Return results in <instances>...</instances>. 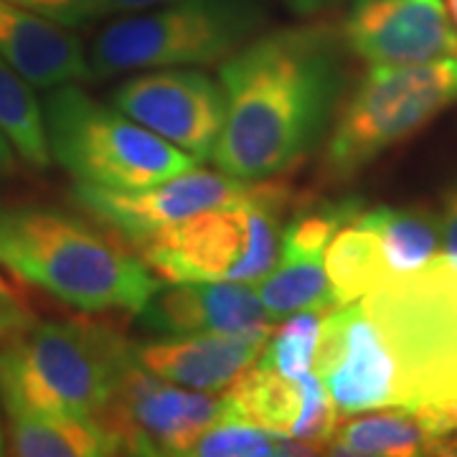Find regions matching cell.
Returning a JSON list of instances; mask_svg holds the SVG:
<instances>
[{
	"mask_svg": "<svg viewBox=\"0 0 457 457\" xmlns=\"http://www.w3.org/2000/svg\"><path fill=\"white\" fill-rule=\"evenodd\" d=\"M356 219L363 227L374 228L392 279L422 270L440 254V216L429 209L378 206V209H361Z\"/></svg>",
	"mask_w": 457,
	"mask_h": 457,
	"instance_id": "d6986e66",
	"label": "cell"
},
{
	"mask_svg": "<svg viewBox=\"0 0 457 457\" xmlns=\"http://www.w3.org/2000/svg\"><path fill=\"white\" fill-rule=\"evenodd\" d=\"M51 161L74 183L140 191L198 163L132 117L92 99L77 82L49 89L41 102Z\"/></svg>",
	"mask_w": 457,
	"mask_h": 457,
	"instance_id": "8992f818",
	"label": "cell"
},
{
	"mask_svg": "<svg viewBox=\"0 0 457 457\" xmlns=\"http://www.w3.org/2000/svg\"><path fill=\"white\" fill-rule=\"evenodd\" d=\"M264 0H170L107 23L87 54L89 79L227 62L267 26Z\"/></svg>",
	"mask_w": 457,
	"mask_h": 457,
	"instance_id": "5b68a950",
	"label": "cell"
},
{
	"mask_svg": "<svg viewBox=\"0 0 457 457\" xmlns=\"http://www.w3.org/2000/svg\"><path fill=\"white\" fill-rule=\"evenodd\" d=\"M297 384L303 392V407H300L297 422L290 429V437L312 442V445L323 447V453H326L328 440L333 437L336 425H338V411L333 407V399H330L320 376L308 371L297 378Z\"/></svg>",
	"mask_w": 457,
	"mask_h": 457,
	"instance_id": "d4e9b609",
	"label": "cell"
},
{
	"mask_svg": "<svg viewBox=\"0 0 457 457\" xmlns=\"http://www.w3.org/2000/svg\"><path fill=\"white\" fill-rule=\"evenodd\" d=\"M29 11L51 18L56 23H64L69 29L87 26L89 21L102 16V0H11Z\"/></svg>",
	"mask_w": 457,
	"mask_h": 457,
	"instance_id": "4316f807",
	"label": "cell"
},
{
	"mask_svg": "<svg viewBox=\"0 0 457 457\" xmlns=\"http://www.w3.org/2000/svg\"><path fill=\"white\" fill-rule=\"evenodd\" d=\"M38 320L31 300L8 278L0 275V343L11 341Z\"/></svg>",
	"mask_w": 457,
	"mask_h": 457,
	"instance_id": "484cf974",
	"label": "cell"
},
{
	"mask_svg": "<svg viewBox=\"0 0 457 457\" xmlns=\"http://www.w3.org/2000/svg\"><path fill=\"white\" fill-rule=\"evenodd\" d=\"M0 130L16 147L21 163L44 170L51 165L49 143L44 130L41 102L33 95V87L23 82L5 59L0 56Z\"/></svg>",
	"mask_w": 457,
	"mask_h": 457,
	"instance_id": "7402d4cb",
	"label": "cell"
},
{
	"mask_svg": "<svg viewBox=\"0 0 457 457\" xmlns=\"http://www.w3.org/2000/svg\"><path fill=\"white\" fill-rule=\"evenodd\" d=\"M457 102V56L371 66L333 117L320 176L345 183Z\"/></svg>",
	"mask_w": 457,
	"mask_h": 457,
	"instance_id": "ba28073f",
	"label": "cell"
},
{
	"mask_svg": "<svg viewBox=\"0 0 457 457\" xmlns=\"http://www.w3.org/2000/svg\"><path fill=\"white\" fill-rule=\"evenodd\" d=\"M320 315L326 312L300 311L282 318V323H275L272 328L257 361L287 378H300L303 374L312 371L315 348H318L320 326H323Z\"/></svg>",
	"mask_w": 457,
	"mask_h": 457,
	"instance_id": "603a6c76",
	"label": "cell"
},
{
	"mask_svg": "<svg viewBox=\"0 0 457 457\" xmlns=\"http://www.w3.org/2000/svg\"><path fill=\"white\" fill-rule=\"evenodd\" d=\"M0 56L33 89L89 79L82 38L64 23L0 0Z\"/></svg>",
	"mask_w": 457,
	"mask_h": 457,
	"instance_id": "2e32d148",
	"label": "cell"
},
{
	"mask_svg": "<svg viewBox=\"0 0 457 457\" xmlns=\"http://www.w3.org/2000/svg\"><path fill=\"white\" fill-rule=\"evenodd\" d=\"M447 13L453 18V23H455V33H457V0H447Z\"/></svg>",
	"mask_w": 457,
	"mask_h": 457,
	"instance_id": "1f68e13d",
	"label": "cell"
},
{
	"mask_svg": "<svg viewBox=\"0 0 457 457\" xmlns=\"http://www.w3.org/2000/svg\"><path fill=\"white\" fill-rule=\"evenodd\" d=\"M135 345L89 312L33 323L0 343V399L8 417H99L135 366Z\"/></svg>",
	"mask_w": 457,
	"mask_h": 457,
	"instance_id": "3957f363",
	"label": "cell"
},
{
	"mask_svg": "<svg viewBox=\"0 0 457 457\" xmlns=\"http://www.w3.org/2000/svg\"><path fill=\"white\" fill-rule=\"evenodd\" d=\"M112 104L196 161H209L227 120L221 82L196 69H147L112 92Z\"/></svg>",
	"mask_w": 457,
	"mask_h": 457,
	"instance_id": "30bf717a",
	"label": "cell"
},
{
	"mask_svg": "<svg viewBox=\"0 0 457 457\" xmlns=\"http://www.w3.org/2000/svg\"><path fill=\"white\" fill-rule=\"evenodd\" d=\"M312 369L323 378L338 417L402 404L392 351L361 300L323 315Z\"/></svg>",
	"mask_w": 457,
	"mask_h": 457,
	"instance_id": "7c38bea8",
	"label": "cell"
},
{
	"mask_svg": "<svg viewBox=\"0 0 457 457\" xmlns=\"http://www.w3.org/2000/svg\"><path fill=\"white\" fill-rule=\"evenodd\" d=\"M300 198L279 179L254 180L245 204L201 212L135 242L163 282H262L278 264L282 213Z\"/></svg>",
	"mask_w": 457,
	"mask_h": 457,
	"instance_id": "277c9868",
	"label": "cell"
},
{
	"mask_svg": "<svg viewBox=\"0 0 457 457\" xmlns=\"http://www.w3.org/2000/svg\"><path fill=\"white\" fill-rule=\"evenodd\" d=\"M267 333H186L161 336L135 345L137 363L158 378L196 392H224L237 376L260 359Z\"/></svg>",
	"mask_w": 457,
	"mask_h": 457,
	"instance_id": "9a60e30c",
	"label": "cell"
},
{
	"mask_svg": "<svg viewBox=\"0 0 457 457\" xmlns=\"http://www.w3.org/2000/svg\"><path fill=\"white\" fill-rule=\"evenodd\" d=\"M18 173H21V168H18L16 147L11 145V140L5 137V132L0 130V183L13 180Z\"/></svg>",
	"mask_w": 457,
	"mask_h": 457,
	"instance_id": "4dcf8cb0",
	"label": "cell"
},
{
	"mask_svg": "<svg viewBox=\"0 0 457 457\" xmlns=\"http://www.w3.org/2000/svg\"><path fill=\"white\" fill-rule=\"evenodd\" d=\"M285 435H272L267 429L239 422L219 420L196 442V457H270L279 455V442Z\"/></svg>",
	"mask_w": 457,
	"mask_h": 457,
	"instance_id": "cb8c5ba5",
	"label": "cell"
},
{
	"mask_svg": "<svg viewBox=\"0 0 457 457\" xmlns=\"http://www.w3.org/2000/svg\"><path fill=\"white\" fill-rule=\"evenodd\" d=\"M447 257H450V260H453L457 264V254H447Z\"/></svg>",
	"mask_w": 457,
	"mask_h": 457,
	"instance_id": "836d02e7",
	"label": "cell"
},
{
	"mask_svg": "<svg viewBox=\"0 0 457 457\" xmlns=\"http://www.w3.org/2000/svg\"><path fill=\"white\" fill-rule=\"evenodd\" d=\"M221 402H224L221 420H239L267 429L272 435L290 437V429L300 417L303 392L297 378H287L275 369L254 363L246 366L228 384L221 394Z\"/></svg>",
	"mask_w": 457,
	"mask_h": 457,
	"instance_id": "ac0fdd59",
	"label": "cell"
},
{
	"mask_svg": "<svg viewBox=\"0 0 457 457\" xmlns=\"http://www.w3.org/2000/svg\"><path fill=\"white\" fill-rule=\"evenodd\" d=\"M254 191V180H242L224 170L188 168L173 179L140 191H112L87 183L71 186L74 204L92 213L107 228L128 242H140L165 227H173L201 212L245 204Z\"/></svg>",
	"mask_w": 457,
	"mask_h": 457,
	"instance_id": "8fae6325",
	"label": "cell"
},
{
	"mask_svg": "<svg viewBox=\"0 0 457 457\" xmlns=\"http://www.w3.org/2000/svg\"><path fill=\"white\" fill-rule=\"evenodd\" d=\"M440 234L445 254H457V186H453L442 201Z\"/></svg>",
	"mask_w": 457,
	"mask_h": 457,
	"instance_id": "83f0119b",
	"label": "cell"
},
{
	"mask_svg": "<svg viewBox=\"0 0 457 457\" xmlns=\"http://www.w3.org/2000/svg\"><path fill=\"white\" fill-rule=\"evenodd\" d=\"M399 371V409L457 399V264L437 254L422 270L361 297Z\"/></svg>",
	"mask_w": 457,
	"mask_h": 457,
	"instance_id": "52a82bcc",
	"label": "cell"
},
{
	"mask_svg": "<svg viewBox=\"0 0 457 457\" xmlns=\"http://www.w3.org/2000/svg\"><path fill=\"white\" fill-rule=\"evenodd\" d=\"M0 267L89 315H135L161 282L137 252L79 216L8 201H0Z\"/></svg>",
	"mask_w": 457,
	"mask_h": 457,
	"instance_id": "7a4b0ae2",
	"label": "cell"
},
{
	"mask_svg": "<svg viewBox=\"0 0 457 457\" xmlns=\"http://www.w3.org/2000/svg\"><path fill=\"white\" fill-rule=\"evenodd\" d=\"M290 13L300 18H315L326 16L330 11H336L343 0H279Z\"/></svg>",
	"mask_w": 457,
	"mask_h": 457,
	"instance_id": "f1b7e54d",
	"label": "cell"
},
{
	"mask_svg": "<svg viewBox=\"0 0 457 457\" xmlns=\"http://www.w3.org/2000/svg\"><path fill=\"white\" fill-rule=\"evenodd\" d=\"M326 453L348 457H414L432 455V447L420 420L409 409L392 407L336 425Z\"/></svg>",
	"mask_w": 457,
	"mask_h": 457,
	"instance_id": "ffe728a7",
	"label": "cell"
},
{
	"mask_svg": "<svg viewBox=\"0 0 457 457\" xmlns=\"http://www.w3.org/2000/svg\"><path fill=\"white\" fill-rule=\"evenodd\" d=\"M170 0H102V16H122V13H137L155 5H163Z\"/></svg>",
	"mask_w": 457,
	"mask_h": 457,
	"instance_id": "f546056e",
	"label": "cell"
},
{
	"mask_svg": "<svg viewBox=\"0 0 457 457\" xmlns=\"http://www.w3.org/2000/svg\"><path fill=\"white\" fill-rule=\"evenodd\" d=\"M221 417V396L170 386L135 361L97 420L120 455H191L201 435Z\"/></svg>",
	"mask_w": 457,
	"mask_h": 457,
	"instance_id": "9c48e42d",
	"label": "cell"
},
{
	"mask_svg": "<svg viewBox=\"0 0 457 457\" xmlns=\"http://www.w3.org/2000/svg\"><path fill=\"white\" fill-rule=\"evenodd\" d=\"M341 36L345 49L369 66L457 56V33L442 0H353Z\"/></svg>",
	"mask_w": 457,
	"mask_h": 457,
	"instance_id": "5bb4252c",
	"label": "cell"
},
{
	"mask_svg": "<svg viewBox=\"0 0 457 457\" xmlns=\"http://www.w3.org/2000/svg\"><path fill=\"white\" fill-rule=\"evenodd\" d=\"M363 209L359 198L305 201L295 206L290 224L282 227L278 264L257 282V293L272 320L300 311L328 312L336 308L326 272V249L336 231Z\"/></svg>",
	"mask_w": 457,
	"mask_h": 457,
	"instance_id": "4fadbf2b",
	"label": "cell"
},
{
	"mask_svg": "<svg viewBox=\"0 0 457 457\" xmlns=\"http://www.w3.org/2000/svg\"><path fill=\"white\" fill-rule=\"evenodd\" d=\"M343 36L308 18L257 33L221 64L227 120L213 147L219 170L242 180L282 179L323 143L345 84Z\"/></svg>",
	"mask_w": 457,
	"mask_h": 457,
	"instance_id": "6da1fadb",
	"label": "cell"
},
{
	"mask_svg": "<svg viewBox=\"0 0 457 457\" xmlns=\"http://www.w3.org/2000/svg\"><path fill=\"white\" fill-rule=\"evenodd\" d=\"M0 455H5V437H3V425H0Z\"/></svg>",
	"mask_w": 457,
	"mask_h": 457,
	"instance_id": "d6a6232c",
	"label": "cell"
},
{
	"mask_svg": "<svg viewBox=\"0 0 457 457\" xmlns=\"http://www.w3.org/2000/svg\"><path fill=\"white\" fill-rule=\"evenodd\" d=\"M5 453L21 457H104L120 455L117 442L97 417L31 414L8 417Z\"/></svg>",
	"mask_w": 457,
	"mask_h": 457,
	"instance_id": "e0dca14e",
	"label": "cell"
},
{
	"mask_svg": "<svg viewBox=\"0 0 457 457\" xmlns=\"http://www.w3.org/2000/svg\"><path fill=\"white\" fill-rule=\"evenodd\" d=\"M359 216V213H356ZM326 272L336 305H348L392 282L374 228L359 219L343 224L326 249Z\"/></svg>",
	"mask_w": 457,
	"mask_h": 457,
	"instance_id": "44dd1931",
	"label": "cell"
}]
</instances>
